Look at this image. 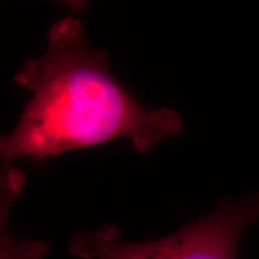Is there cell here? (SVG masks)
<instances>
[{
    "label": "cell",
    "instance_id": "6da1fadb",
    "mask_svg": "<svg viewBox=\"0 0 259 259\" xmlns=\"http://www.w3.org/2000/svg\"><path fill=\"white\" fill-rule=\"evenodd\" d=\"M15 83L31 96L0 142L5 163L41 162L116 139L143 154L183 127L173 109L142 106L113 76L106 52L89 47L82 22L70 16L52 25L46 52L27 61Z\"/></svg>",
    "mask_w": 259,
    "mask_h": 259
},
{
    "label": "cell",
    "instance_id": "7a4b0ae2",
    "mask_svg": "<svg viewBox=\"0 0 259 259\" xmlns=\"http://www.w3.org/2000/svg\"><path fill=\"white\" fill-rule=\"evenodd\" d=\"M259 223V192L222 200L211 212L158 240L127 242L115 226L74 235L69 252L80 259H238L240 238Z\"/></svg>",
    "mask_w": 259,
    "mask_h": 259
}]
</instances>
